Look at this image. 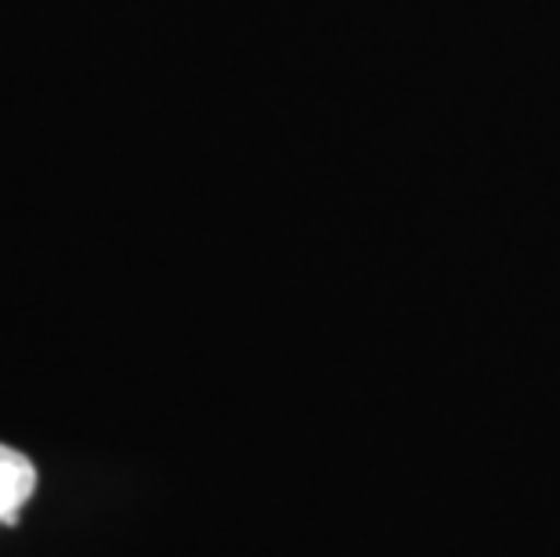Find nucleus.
I'll return each instance as SVG.
<instances>
[{
    "mask_svg": "<svg viewBox=\"0 0 560 557\" xmlns=\"http://www.w3.org/2000/svg\"><path fill=\"white\" fill-rule=\"evenodd\" d=\"M37 489V467L26 453L0 445V525H15L22 503Z\"/></svg>",
    "mask_w": 560,
    "mask_h": 557,
    "instance_id": "f257e3e1",
    "label": "nucleus"
}]
</instances>
